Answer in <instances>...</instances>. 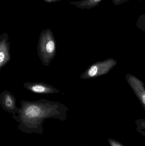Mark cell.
Segmentation results:
<instances>
[{
    "label": "cell",
    "instance_id": "9c48e42d",
    "mask_svg": "<svg viewBox=\"0 0 145 146\" xmlns=\"http://www.w3.org/2000/svg\"><path fill=\"white\" fill-rule=\"evenodd\" d=\"M136 26L141 31L145 32V14L139 16L136 23Z\"/></svg>",
    "mask_w": 145,
    "mask_h": 146
},
{
    "label": "cell",
    "instance_id": "7a4b0ae2",
    "mask_svg": "<svg viewBox=\"0 0 145 146\" xmlns=\"http://www.w3.org/2000/svg\"><path fill=\"white\" fill-rule=\"evenodd\" d=\"M37 55L43 65L48 66L54 59L56 53L55 38L51 29L41 32L37 45Z\"/></svg>",
    "mask_w": 145,
    "mask_h": 146
},
{
    "label": "cell",
    "instance_id": "5b68a950",
    "mask_svg": "<svg viewBox=\"0 0 145 146\" xmlns=\"http://www.w3.org/2000/svg\"><path fill=\"white\" fill-rule=\"evenodd\" d=\"M26 89L35 93L41 94L59 93L60 91L50 84L43 82H26L24 84Z\"/></svg>",
    "mask_w": 145,
    "mask_h": 146
},
{
    "label": "cell",
    "instance_id": "8fae6325",
    "mask_svg": "<svg viewBox=\"0 0 145 146\" xmlns=\"http://www.w3.org/2000/svg\"><path fill=\"white\" fill-rule=\"evenodd\" d=\"M110 144L111 146H123L121 144H119L118 142H116V141H115L112 140H110Z\"/></svg>",
    "mask_w": 145,
    "mask_h": 146
},
{
    "label": "cell",
    "instance_id": "277c9868",
    "mask_svg": "<svg viewBox=\"0 0 145 146\" xmlns=\"http://www.w3.org/2000/svg\"><path fill=\"white\" fill-rule=\"evenodd\" d=\"M127 82L140 101L145 110V87L144 83L141 80L133 75L127 74L126 75Z\"/></svg>",
    "mask_w": 145,
    "mask_h": 146
},
{
    "label": "cell",
    "instance_id": "6da1fadb",
    "mask_svg": "<svg viewBox=\"0 0 145 146\" xmlns=\"http://www.w3.org/2000/svg\"><path fill=\"white\" fill-rule=\"evenodd\" d=\"M19 114L24 120H42L44 117L64 118L68 109L64 104L45 99L36 101L22 100Z\"/></svg>",
    "mask_w": 145,
    "mask_h": 146
},
{
    "label": "cell",
    "instance_id": "3957f363",
    "mask_svg": "<svg viewBox=\"0 0 145 146\" xmlns=\"http://www.w3.org/2000/svg\"><path fill=\"white\" fill-rule=\"evenodd\" d=\"M117 61L113 58L100 61L92 64L80 76L83 80L97 78L108 74L117 65Z\"/></svg>",
    "mask_w": 145,
    "mask_h": 146
},
{
    "label": "cell",
    "instance_id": "ba28073f",
    "mask_svg": "<svg viewBox=\"0 0 145 146\" xmlns=\"http://www.w3.org/2000/svg\"><path fill=\"white\" fill-rule=\"evenodd\" d=\"M102 0H82L70 2L71 5L75 6L80 9H90L99 5Z\"/></svg>",
    "mask_w": 145,
    "mask_h": 146
},
{
    "label": "cell",
    "instance_id": "7c38bea8",
    "mask_svg": "<svg viewBox=\"0 0 145 146\" xmlns=\"http://www.w3.org/2000/svg\"><path fill=\"white\" fill-rule=\"evenodd\" d=\"M43 1L46 2V3H55L60 1H61L62 0H43Z\"/></svg>",
    "mask_w": 145,
    "mask_h": 146
},
{
    "label": "cell",
    "instance_id": "8992f818",
    "mask_svg": "<svg viewBox=\"0 0 145 146\" xmlns=\"http://www.w3.org/2000/svg\"><path fill=\"white\" fill-rule=\"evenodd\" d=\"M7 33H3L0 36V70L5 66L11 60L10 42H9Z\"/></svg>",
    "mask_w": 145,
    "mask_h": 146
},
{
    "label": "cell",
    "instance_id": "30bf717a",
    "mask_svg": "<svg viewBox=\"0 0 145 146\" xmlns=\"http://www.w3.org/2000/svg\"><path fill=\"white\" fill-rule=\"evenodd\" d=\"M128 0H112V3L115 6H119L128 1Z\"/></svg>",
    "mask_w": 145,
    "mask_h": 146
},
{
    "label": "cell",
    "instance_id": "52a82bcc",
    "mask_svg": "<svg viewBox=\"0 0 145 146\" xmlns=\"http://www.w3.org/2000/svg\"><path fill=\"white\" fill-rule=\"evenodd\" d=\"M0 104L3 110L14 115L18 113L20 108L16 106V99L12 93L5 90L0 94Z\"/></svg>",
    "mask_w": 145,
    "mask_h": 146
},
{
    "label": "cell",
    "instance_id": "4fadbf2b",
    "mask_svg": "<svg viewBox=\"0 0 145 146\" xmlns=\"http://www.w3.org/2000/svg\"><path fill=\"white\" fill-rule=\"evenodd\" d=\"M77 1H82V0H77Z\"/></svg>",
    "mask_w": 145,
    "mask_h": 146
}]
</instances>
